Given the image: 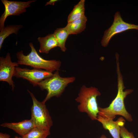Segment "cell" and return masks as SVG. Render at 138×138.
Wrapping results in <instances>:
<instances>
[{"label":"cell","instance_id":"cell-19","mask_svg":"<svg viewBox=\"0 0 138 138\" xmlns=\"http://www.w3.org/2000/svg\"><path fill=\"white\" fill-rule=\"evenodd\" d=\"M10 135L6 133H0V138H10Z\"/></svg>","mask_w":138,"mask_h":138},{"label":"cell","instance_id":"cell-16","mask_svg":"<svg viewBox=\"0 0 138 138\" xmlns=\"http://www.w3.org/2000/svg\"><path fill=\"white\" fill-rule=\"evenodd\" d=\"M50 134L49 130L35 127L28 133L21 137L22 138H46Z\"/></svg>","mask_w":138,"mask_h":138},{"label":"cell","instance_id":"cell-12","mask_svg":"<svg viewBox=\"0 0 138 138\" xmlns=\"http://www.w3.org/2000/svg\"><path fill=\"white\" fill-rule=\"evenodd\" d=\"M38 40L40 43L39 51L40 53L48 54L51 49L58 47V43L53 33L49 34L44 37H39Z\"/></svg>","mask_w":138,"mask_h":138},{"label":"cell","instance_id":"cell-11","mask_svg":"<svg viewBox=\"0 0 138 138\" xmlns=\"http://www.w3.org/2000/svg\"><path fill=\"white\" fill-rule=\"evenodd\" d=\"M1 125L13 130L21 137L27 134L36 127L31 119L17 123L6 122L2 124Z\"/></svg>","mask_w":138,"mask_h":138},{"label":"cell","instance_id":"cell-9","mask_svg":"<svg viewBox=\"0 0 138 138\" xmlns=\"http://www.w3.org/2000/svg\"><path fill=\"white\" fill-rule=\"evenodd\" d=\"M17 62H13L11 60L10 54L8 53L5 57H0V81L6 82L14 89L15 85L12 79L15 68L18 66Z\"/></svg>","mask_w":138,"mask_h":138},{"label":"cell","instance_id":"cell-2","mask_svg":"<svg viewBox=\"0 0 138 138\" xmlns=\"http://www.w3.org/2000/svg\"><path fill=\"white\" fill-rule=\"evenodd\" d=\"M101 93L95 87H86L83 85L81 87L78 97L75 100L79 104L77 108L81 112L87 114L92 120H97L99 110L97 98Z\"/></svg>","mask_w":138,"mask_h":138},{"label":"cell","instance_id":"cell-6","mask_svg":"<svg viewBox=\"0 0 138 138\" xmlns=\"http://www.w3.org/2000/svg\"><path fill=\"white\" fill-rule=\"evenodd\" d=\"M132 29L138 30V25L125 22L122 19L120 12H117L114 16L112 24L104 32L101 41L102 45L104 47H107L111 39L115 34Z\"/></svg>","mask_w":138,"mask_h":138},{"label":"cell","instance_id":"cell-22","mask_svg":"<svg viewBox=\"0 0 138 138\" xmlns=\"http://www.w3.org/2000/svg\"><path fill=\"white\" fill-rule=\"evenodd\" d=\"M14 138H22L21 137H19L17 136H15Z\"/></svg>","mask_w":138,"mask_h":138},{"label":"cell","instance_id":"cell-1","mask_svg":"<svg viewBox=\"0 0 138 138\" xmlns=\"http://www.w3.org/2000/svg\"><path fill=\"white\" fill-rule=\"evenodd\" d=\"M116 63L118 82L117 95L108 107L103 108L99 107L98 115L113 120L116 115H120L124 117L128 121L132 122L133 120L132 116L126 110L124 101L127 95L132 92L133 90L126 89L124 90L125 87L120 69L118 58L116 59Z\"/></svg>","mask_w":138,"mask_h":138},{"label":"cell","instance_id":"cell-10","mask_svg":"<svg viewBox=\"0 0 138 138\" xmlns=\"http://www.w3.org/2000/svg\"><path fill=\"white\" fill-rule=\"evenodd\" d=\"M97 120L100 122L103 128L107 130L113 138H121L120 136L121 127L124 125L125 121L122 117L118 118L116 121L103 117L98 115Z\"/></svg>","mask_w":138,"mask_h":138},{"label":"cell","instance_id":"cell-18","mask_svg":"<svg viewBox=\"0 0 138 138\" xmlns=\"http://www.w3.org/2000/svg\"><path fill=\"white\" fill-rule=\"evenodd\" d=\"M120 136L121 138H136L133 133L129 131L124 125L121 127Z\"/></svg>","mask_w":138,"mask_h":138},{"label":"cell","instance_id":"cell-8","mask_svg":"<svg viewBox=\"0 0 138 138\" xmlns=\"http://www.w3.org/2000/svg\"><path fill=\"white\" fill-rule=\"evenodd\" d=\"M5 8L4 12L0 18V30L2 31L5 28L4 23L6 18L10 15H18L26 11V8L30 6L31 3L35 1L27 2L9 1L2 0Z\"/></svg>","mask_w":138,"mask_h":138},{"label":"cell","instance_id":"cell-20","mask_svg":"<svg viewBox=\"0 0 138 138\" xmlns=\"http://www.w3.org/2000/svg\"><path fill=\"white\" fill-rule=\"evenodd\" d=\"M58 1L57 0H50L49 2H47L45 5V6L48 5H54L55 2Z\"/></svg>","mask_w":138,"mask_h":138},{"label":"cell","instance_id":"cell-21","mask_svg":"<svg viewBox=\"0 0 138 138\" xmlns=\"http://www.w3.org/2000/svg\"><path fill=\"white\" fill-rule=\"evenodd\" d=\"M98 138H107V137L104 134H102L101 135V136Z\"/></svg>","mask_w":138,"mask_h":138},{"label":"cell","instance_id":"cell-7","mask_svg":"<svg viewBox=\"0 0 138 138\" xmlns=\"http://www.w3.org/2000/svg\"><path fill=\"white\" fill-rule=\"evenodd\" d=\"M53 74L52 72L41 69L33 68L30 70L17 66L15 68L13 76L27 79L35 86L42 81L51 77Z\"/></svg>","mask_w":138,"mask_h":138},{"label":"cell","instance_id":"cell-14","mask_svg":"<svg viewBox=\"0 0 138 138\" xmlns=\"http://www.w3.org/2000/svg\"><path fill=\"white\" fill-rule=\"evenodd\" d=\"M85 0H80L75 5L68 16L67 22L79 19L85 15Z\"/></svg>","mask_w":138,"mask_h":138},{"label":"cell","instance_id":"cell-3","mask_svg":"<svg viewBox=\"0 0 138 138\" xmlns=\"http://www.w3.org/2000/svg\"><path fill=\"white\" fill-rule=\"evenodd\" d=\"M29 45L31 50L27 55H25L22 50L17 53L16 57L18 64L30 66L33 68L43 69L52 72L59 70L61 65V61L43 59L38 53L32 43H30Z\"/></svg>","mask_w":138,"mask_h":138},{"label":"cell","instance_id":"cell-17","mask_svg":"<svg viewBox=\"0 0 138 138\" xmlns=\"http://www.w3.org/2000/svg\"><path fill=\"white\" fill-rule=\"evenodd\" d=\"M21 25H11L5 28L0 32V49L4 39L10 34L12 33L17 34L19 30L22 28Z\"/></svg>","mask_w":138,"mask_h":138},{"label":"cell","instance_id":"cell-5","mask_svg":"<svg viewBox=\"0 0 138 138\" xmlns=\"http://www.w3.org/2000/svg\"><path fill=\"white\" fill-rule=\"evenodd\" d=\"M33 102L31 108V118L36 127L49 130L52 125L53 122L45 103L40 102L33 94L27 90Z\"/></svg>","mask_w":138,"mask_h":138},{"label":"cell","instance_id":"cell-15","mask_svg":"<svg viewBox=\"0 0 138 138\" xmlns=\"http://www.w3.org/2000/svg\"><path fill=\"white\" fill-rule=\"evenodd\" d=\"M57 41L59 47L63 52L67 49L65 46L66 41L69 34L65 27L57 28L53 33Z\"/></svg>","mask_w":138,"mask_h":138},{"label":"cell","instance_id":"cell-4","mask_svg":"<svg viewBox=\"0 0 138 138\" xmlns=\"http://www.w3.org/2000/svg\"><path fill=\"white\" fill-rule=\"evenodd\" d=\"M75 79L74 77H63L59 74V71H56L50 77L45 79L38 85L42 90H46L47 93L42 101L45 102L52 97L61 96L68 85Z\"/></svg>","mask_w":138,"mask_h":138},{"label":"cell","instance_id":"cell-13","mask_svg":"<svg viewBox=\"0 0 138 138\" xmlns=\"http://www.w3.org/2000/svg\"><path fill=\"white\" fill-rule=\"evenodd\" d=\"M87 20L85 15L79 19L68 23L65 28L69 35L77 34L85 30Z\"/></svg>","mask_w":138,"mask_h":138}]
</instances>
